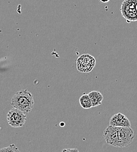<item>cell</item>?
I'll return each mask as SVG.
<instances>
[{
    "label": "cell",
    "mask_w": 137,
    "mask_h": 152,
    "mask_svg": "<svg viewBox=\"0 0 137 152\" xmlns=\"http://www.w3.org/2000/svg\"><path fill=\"white\" fill-rule=\"evenodd\" d=\"M11 104L24 113H29L34 107L33 96L27 90L18 91L12 96Z\"/></svg>",
    "instance_id": "6da1fadb"
},
{
    "label": "cell",
    "mask_w": 137,
    "mask_h": 152,
    "mask_svg": "<svg viewBox=\"0 0 137 152\" xmlns=\"http://www.w3.org/2000/svg\"><path fill=\"white\" fill-rule=\"evenodd\" d=\"M120 11L127 23L137 21V0H124L121 3Z\"/></svg>",
    "instance_id": "7a4b0ae2"
},
{
    "label": "cell",
    "mask_w": 137,
    "mask_h": 152,
    "mask_svg": "<svg viewBox=\"0 0 137 152\" xmlns=\"http://www.w3.org/2000/svg\"><path fill=\"white\" fill-rule=\"evenodd\" d=\"M116 127L117 131L119 148H122L129 146L135 137L133 129L131 127Z\"/></svg>",
    "instance_id": "3957f363"
},
{
    "label": "cell",
    "mask_w": 137,
    "mask_h": 152,
    "mask_svg": "<svg viewBox=\"0 0 137 152\" xmlns=\"http://www.w3.org/2000/svg\"><path fill=\"white\" fill-rule=\"evenodd\" d=\"M7 120L11 126L20 128L24 125L26 121V115L20 110L13 108L8 113Z\"/></svg>",
    "instance_id": "277c9868"
},
{
    "label": "cell",
    "mask_w": 137,
    "mask_h": 152,
    "mask_svg": "<svg viewBox=\"0 0 137 152\" xmlns=\"http://www.w3.org/2000/svg\"><path fill=\"white\" fill-rule=\"evenodd\" d=\"M95 65V58L89 54H83L77 60V69L81 73H89L92 72Z\"/></svg>",
    "instance_id": "5b68a950"
},
{
    "label": "cell",
    "mask_w": 137,
    "mask_h": 152,
    "mask_svg": "<svg viewBox=\"0 0 137 152\" xmlns=\"http://www.w3.org/2000/svg\"><path fill=\"white\" fill-rule=\"evenodd\" d=\"M103 136L108 145L114 147L119 148L117 131L116 126L109 125L104 131Z\"/></svg>",
    "instance_id": "8992f818"
},
{
    "label": "cell",
    "mask_w": 137,
    "mask_h": 152,
    "mask_svg": "<svg viewBox=\"0 0 137 152\" xmlns=\"http://www.w3.org/2000/svg\"><path fill=\"white\" fill-rule=\"evenodd\" d=\"M109 125L113 126L131 127V123L129 119L121 113L114 115L110 119Z\"/></svg>",
    "instance_id": "52a82bcc"
},
{
    "label": "cell",
    "mask_w": 137,
    "mask_h": 152,
    "mask_svg": "<svg viewBox=\"0 0 137 152\" xmlns=\"http://www.w3.org/2000/svg\"><path fill=\"white\" fill-rule=\"evenodd\" d=\"M88 95L91 100L92 107H98L101 104L103 100V96L100 92L98 91H92L90 92Z\"/></svg>",
    "instance_id": "ba28073f"
},
{
    "label": "cell",
    "mask_w": 137,
    "mask_h": 152,
    "mask_svg": "<svg viewBox=\"0 0 137 152\" xmlns=\"http://www.w3.org/2000/svg\"><path fill=\"white\" fill-rule=\"evenodd\" d=\"M79 104L83 109H90L92 107L91 100L88 94H83L79 98Z\"/></svg>",
    "instance_id": "9c48e42d"
},
{
    "label": "cell",
    "mask_w": 137,
    "mask_h": 152,
    "mask_svg": "<svg viewBox=\"0 0 137 152\" xmlns=\"http://www.w3.org/2000/svg\"><path fill=\"white\" fill-rule=\"evenodd\" d=\"M0 152H20L19 149L14 144L9 145L8 147L0 149Z\"/></svg>",
    "instance_id": "30bf717a"
},
{
    "label": "cell",
    "mask_w": 137,
    "mask_h": 152,
    "mask_svg": "<svg viewBox=\"0 0 137 152\" xmlns=\"http://www.w3.org/2000/svg\"><path fill=\"white\" fill-rule=\"evenodd\" d=\"M62 152H79L77 149H65Z\"/></svg>",
    "instance_id": "8fae6325"
},
{
    "label": "cell",
    "mask_w": 137,
    "mask_h": 152,
    "mask_svg": "<svg viewBox=\"0 0 137 152\" xmlns=\"http://www.w3.org/2000/svg\"><path fill=\"white\" fill-rule=\"evenodd\" d=\"M110 0H99L100 2H103V3H107V2H109Z\"/></svg>",
    "instance_id": "7c38bea8"
}]
</instances>
